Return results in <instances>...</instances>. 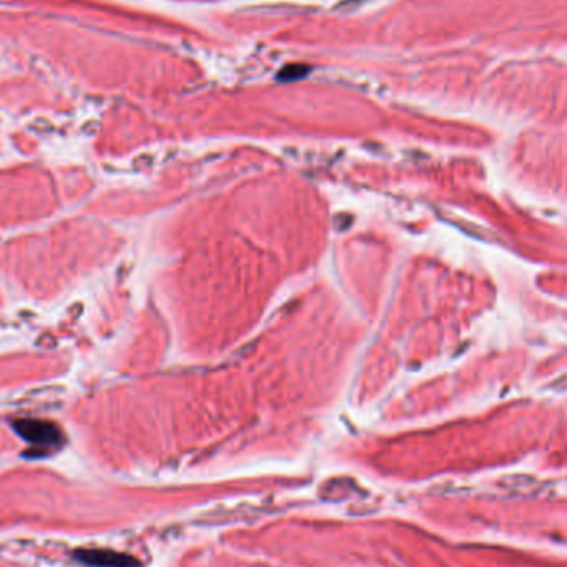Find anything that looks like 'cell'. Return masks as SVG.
Instances as JSON below:
<instances>
[{"label": "cell", "instance_id": "cell-1", "mask_svg": "<svg viewBox=\"0 0 567 567\" xmlns=\"http://www.w3.org/2000/svg\"><path fill=\"white\" fill-rule=\"evenodd\" d=\"M13 428L23 440L30 443L33 450H54L64 445V433L52 422L23 418L13 423Z\"/></svg>", "mask_w": 567, "mask_h": 567}, {"label": "cell", "instance_id": "cell-2", "mask_svg": "<svg viewBox=\"0 0 567 567\" xmlns=\"http://www.w3.org/2000/svg\"><path fill=\"white\" fill-rule=\"evenodd\" d=\"M77 559L90 566H107V567H121L128 564L126 557L120 554H113L108 551H95V549H82L77 551Z\"/></svg>", "mask_w": 567, "mask_h": 567}]
</instances>
